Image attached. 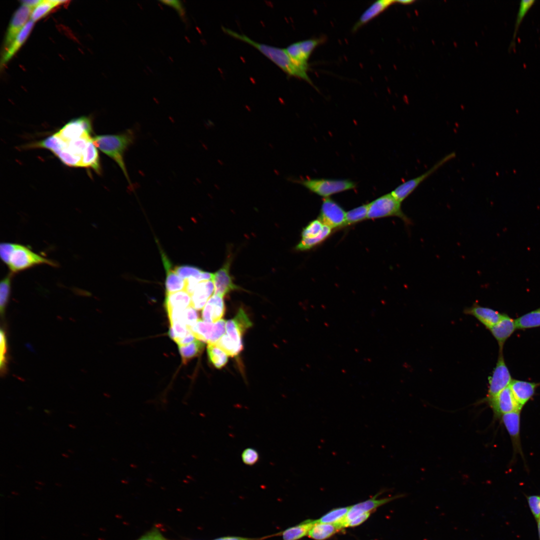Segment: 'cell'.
I'll return each instance as SVG.
<instances>
[{"label": "cell", "instance_id": "cell-11", "mask_svg": "<svg viewBox=\"0 0 540 540\" xmlns=\"http://www.w3.org/2000/svg\"><path fill=\"white\" fill-rule=\"evenodd\" d=\"M226 322L222 319L214 323L200 320L191 331L196 339L208 344H215L226 332Z\"/></svg>", "mask_w": 540, "mask_h": 540}, {"label": "cell", "instance_id": "cell-47", "mask_svg": "<svg viewBox=\"0 0 540 540\" xmlns=\"http://www.w3.org/2000/svg\"><path fill=\"white\" fill-rule=\"evenodd\" d=\"M214 540H253V539L240 537L228 536L216 538Z\"/></svg>", "mask_w": 540, "mask_h": 540}, {"label": "cell", "instance_id": "cell-10", "mask_svg": "<svg viewBox=\"0 0 540 540\" xmlns=\"http://www.w3.org/2000/svg\"><path fill=\"white\" fill-rule=\"evenodd\" d=\"M318 218L332 230L346 226V212L338 204L330 198H324Z\"/></svg>", "mask_w": 540, "mask_h": 540}, {"label": "cell", "instance_id": "cell-37", "mask_svg": "<svg viewBox=\"0 0 540 540\" xmlns=\"http://www.w3.org/2000/svg\"><path fill=\"white\" fill-rule=\"evenodd\" d=\"M535 0H522L520 2L519 7L514 23L512 38L510 44V48L514 44V40L520 24L526 13L535 2Z\"/></svg>", "mask_w": 540, "mask_h": 540}, {"label": "cell", "instance_id": "cell-34", "mask_svg": "<svg viewBox=\"0 0 540 540\" xmlns=\"http://www.w3.org/2000/svg\"><path fill=\"white\" fill-rule=\"evenodd\" d=\"M14 274L8 272L0 282V312L1 316L4 315L10 296L12 278Z\"/></svg>", "mask_w": 540, "mask_h": 540}, {"label": "cell", "instance_id": "cell-12", "mask_svg": "<svg viewBox=\"0 0 540 540\" xmlns=\"http://www.w3.org/2000/svg\"><path fill=\"white\" fill-rule=\"evenodd\" d=\"M380 494V492H378L370 499L350 506L346 516L339 522L341 526L343 528H347L348 523L356 517L366 512H372L378 507L403 496L400 494L376 499L377 496Z\"/></svg>", "mask_w": 540, "mask_h": 540}, {"label": "cell", "instance_id": "cell-24", "mask_svg": "<svg viewBox=\"0 0 540 540\" xmlns=\"http://www.w3.org/2000/svg\"><path fill=\"white\" fill-rule=\"evenodd\" d=\"M34 23L30 20L9 46L5 50L1 60L2 65L6 64L22 46L30 33Z\"/></svg>", "mask_w": 540, "mask_h": 540}, {"label": "cell", "instance_id": "cell-5", "mask_svg": "<svg viewBox=\"0 0 540 540\" xmlns=\"http://www.w3.org/2000/svg\"><path fill=\"white\" fill-rule=\"evenodd\" d=\"M396 216L402 219L406 224L412 220L403 212L401 202L390 194L383 195L368 204V219H376Z\"/></svg>", "mask_w": 540, "mask_h": 540}, {"label": "cell", "instance_id": "cell-16", "mask_svg": "<svg viewBox=\"0 0 540 540\" xmlns=\"http://www.w3.org/2000/svg\"><path fill=\"white\" fill-rule=\"evenodd\" d=\"M464 313L474 317L488 330H490L498 323L504 315V313H500L490 308L480 306L477 303L465 308Z\"/></svg>", "mask_w": 540, "mask_h": 540}, {"label": "cell", "instance_id": "cell-41", "mask_svg": "<svg viewBox=\"0 0 540 540\" xmlns=\"http://www.w3.org/2000/svg\"><path fill=\"white\" fill-rule=\"evenodd\" d=\"M241 458L242 461L245 464L252 466L258 462L260 455L256 449L248 448L244 450Z\"/></svg>", "mask_w": 540, "mask_h": 540}, {"label": "cell", "instance_id": "cell-3", "mask_svg": "<svg viewBox=\"0 0 540 540\" xmlns=\"http://www.w3.org/2000/svg\"><path fill=\"white\" fill-rule=\"evenodd\" d=\"M0 256L9 272L13 274L39 265L53 267L58 265L53 260L35 252L28 246L16 243H1Z\"/></svg>", "mask_w": 540, "mask_h": 540}, {"label": "cell", "instance_id": "cell-40", "mask_svg": "<svg viewBox=\"0 0 540 540\" xmlns=\"http://www.w3.org/2000/svg\"><path fill=\"white\" fill-rule=\"evenodd\" d=\"M0 367L1 373L4 374L6 370L7 358L6 352L8 350L7 340L4 332L1 330L0 332Z\"/></svg>", "mask_w": 540, "mask_h": 540}, {"label": "cell", "instance_id": "cell-1", "mask_svg": "<svg viewBox=\"0 0 540 540\" xmlns=\"http://www.w3.org/2000/svg\"><path fill=\"white\" fill-rule=\"evenodd\" d=\"M33 145L49 150L68 166L92 168L98 174L101 172L99 154L92 134L63 138L54 133Z\"/></svg>", "mask_w": 540, "mask_h": 540}, {"label": "cell", "instance_id": "cell-35", "mask_svg": "<svg viewBox=\"0 0 540 540\" xmlns=\"http://www.w3.org/2000/svg\"><path fill=\"white\" fill-rule=\"evenodd\" d=\"M215 344L232 357L238 356L243 349V345L236 342L226 334Z\"/></svg>", "mask_w": 540, "mask_h": 540}, {"label": "cell", "instance_id": "cell-27", "mask_svg": "<svg viewBox=\"0 0 540 540\" xmlns=\"http://www.w3.org/2000/svg\"><path fill=\"white\" fill-rule=\"evenodd\" d=\"M175 272L182 279L186 280L194 278L200 282L212 280L214 274L204 272L194 266L189 265L178 266L174 268Z\"/></svg>", "mask_w": 540, "mask_h": 540}, {"label": "cell", "instance_id": "cell-31", "mask_svg": "<svg viewBox=\"0 0 540 540\" xmlns=\"http://www.w3.org/2000/svg\"><path fill=\"white\" fill-rule=\"evenodd\" d=\"M515 320L518 329L540 327V308L522 315Z\"/></svg>", "mask_w": 540, "mask_h": 540}, {"label": "cell", "instance_id": "cell-25", "mask_svg": "<svg viewBox=\"0 0 540 540\" xmlns=\"http://www.w3.org/2000/svg\"><path fill=\"white\" fill-rule=\"evenodd\" d=\"M191 306V296L185 290L166 294L164 306L166 312L172 310H184Z\"/></svg>", "mask_w": 540, "mask_h": 540}, {"label": "cell", "instance_id": "cell-6", "mask_svg": "<svg viewBox=\"0 0 540 540\" xmlns=\"http://www.w3.org/2000/svg\"><path fill=\"white\" fill-rule=\"evenodd\" d=\"M298 182L310 191L324 198L346 190L355 188L356 184L349 180L304 178Z\"/></svg>", "mask_w": 540, "mask_h": 540}, {"label": "cell", "instance_id": "cell-38", "mask_svg": "<svg viewBox=\"0 0 540 540\" xmlns=\"http://www.w3.org/2000/svg\"><path fill=\"white\" fill-rule=\"evenodd\" d=\"M350 508V506L334 508L317 520V522L329 524L338 522L346 516Z\"/></svg>", "mask_w": 540, "mask_h": 540}, {"label": "cell", "instance_id": "cell-36", "mask_svg": "<svg viewBox=\"0 0 540 540\" xmlns=\"http://www.w3.org/2000/svg\"><path fill=\"white\" fill-rule=\"evenodd\" d=\"M368 204H362L346 212V226L368 219Z\"/></svg>", "mask_w": 540, "mask_h": 540}, {"label": "cell", "instance_id": "cell-17", "mask_svg": "<svg viewBox=\"0 0 540 540\" xmlns=\"http://www.w3.org/2000/svg\"><path fill=\"white\" fill-rule=\"evenodd\" d=\"M230 260H228L218 271L214 274L212 281L214 286V294L222 297L230 292L240 290L235 284L230 273Z\"/></svg>", "mask_w": 540, "mask_h": 540}, {"label": "cell", "instance_id": "cell-23", "mask_svg": "<svg viewBox=\"0 0 540 540\" xmlns=\"http://www.w3.org/2000/svg\"><path fill=\"white\" fill-rule=\"evenodd\" d=\"M214 292V286L212 280L199 282L191 295V306L196 310L202 308Z\"/></svg>", "mask_w": 540, "mask_h": 540}, {"label": "cell", "instance_id": "cell-33", "mask_svg": "<svg viewBox=\"0 0 540 540\" xmlns=\"http://www.w3.org/2000/svg\"><path fill=\"white\" fill-rule=\"evenodd\" d=\"M207 353L209 360L218 368H222L228 361V354L216 344H208Z\"/></svg>", "mask_w": 540, "mask_h": 540}, {"label": "cell", "instance_id": "cell-18", "mask_svg": "<svg viewBox=\"0 0 540 540\" xmlns=\"http://www.w3.org/2000/svg\"><path fill=\"white\" fill-rule=\"evenodd\" d=\"M520 412L516 410L508 413L500 418L511 438L514 452L519 453L522 456L520 438Z\"/></svg>", "mask_w": 540, "mask_h": 540}, {"label": "cell", "instance_id": "cell-43", "mask_svg": "<svg viewBox=\"0 0 540 540\" xmlns=\"http://www.w3.org/2000/svg\"><path fill=\"white\" fill-rule=\"evenodd\" d=\"M137 540H166L160 530L154 528Z\"/></svg>", "mask_w": 540, "mask_h": 540}, {"label": "cell", "instance_id": "cell-21", "mask_svg": "<svg viewBox=\"0 0 540 540\" xmlns=\"http://www.w3.org/2000/svg\"><path fill=\"white\" fill-rule=\"evenodd\" d=\"M224 312L223 297L214 294L204 307L202 316L204 321L214 323L221 320Z\"/></svg>", "mask_w": 540, "mask_h": 540}, {"label": "cell", "instance_id": "cell-32", "mask_svg": "<svg viewBox=\"0 0 540 540\" xmlns=\"http://www.w3.org/2000/svg\"><path fill=\"white\" fill-rule=\"evenodd\" d=\"M66 2L65 0H42L32 10L30 20L36 22L48 14L55 7Z\"/></svg>", "mask_w": 540, "mask_h": 540}, {"label": "cell", "instance_id": "cell-30", "mask_svg": "<svg viewBox=\"0 0 540 540\" xmlns=\"http://www.w3.org/2000/svg\"><path fill=\"white\" fill-rule=\"evenodd\" d=\"M204 347V342L198 339L188 344L178 346V350L182 362L186 364L192 358L199 356L202 352Z\"/></svg>", "mask_w": 540, "mask_h": 540}, {"label": "cell", "instance_id": "cell-22", "mask_svg": "<svg viewBox=\"0 0 540 540\" xmlns=\"http://www.w3.org/2000/svg\"><path fill=\"white\" fill-rule=\"evenodd\" d=\"M395 2L396 0H378L374 2L360 15L352 26V32H354L358 30Z\"/></svg>", "mask_w": 540, "mask_h": 540}, {"label": "cell", "instance_id": "cell-42", "mask_svg": "<svg viewBox=\"0 0 540 540\" xmlns=\"http://www.w3.org/2000/svg\"><path fill=\"white\" fill-rule=\"evenodd\" d=\"M529 507L535 518H540V496H530L527 497Z\"/></svg>", "mask_w": 540, "mask_h": 540}, {"label": "cell", "instance_id": "cell-13", "mask_svg": "<svg viewBox=\"0 0 540 540\" xmlns=\"http://www.w3.org/2000/svg\"><path fill=\"white\" fill-rule=\"evenodd\" d=\"M324 38H310L292 43L285 49L298 64L308 67V59L314 50L324 41Z\"/></svg>", "mask_w": 540, "mask_h": 540}, {"label": "cell", "instance_id": "cell-29", "mask_svg": "<svg viewBox=\"0 0 540 540\" xmlns=\"http://www.w3.org/2000/svg\"><path fill=\"white\" fill-rule=\"evenodd\" d=\"M316 520H307L294 526L288 528L282 533L284 540H298L308 534Z\"/></svg>", "mask_w": 540, "mask_h": 540}, {"label": "cell", "instance_id": "cell-14", "mask_svg": "<svg viewBox=\"0 0 540 540\" xmlns=\"http://www.w3.org/2000/svg\"><path fill=\"white\" fill-rule=\"evenodd\" d=\"M484 402L492 408L496 418H500L504 414L522 410L515 400L510 386L494 398Z\"/></svg>", "mask_w": 540, "mask_h": 540}, {"label": "cell", "instance_id": "cell-20", "mask_svg": "<svg viewBox=\"0 0 540 540\" xmlns=\"http://www.w3.org/2000/svg\"><path fill=\"white\" fill-rule=\"evenodd\" d=\"M540 384V383L512 379L509 386L520 408L522 409L533 397Z\"/></svg>", "mask_w": 540, "mask_h": 540}, {"label": "cell", "instance_id": "cell-2", "mask_svg": "<svg viewBox=\"0 0 540 540\" xmlns=\"http://www.w3.org/2000/svg\"><path fill=\"white\" fill-rule=\"evenodd\" d=\"M222 28L228 34L256 48L288 76L302 79L314 86L307 73L309 67L300 65L294 61L285 48L256 42L244 34H240L224 26H222Z\"/></svg>", "mask_w": 540, "mask_h": 540}, {"label": "cell", "instance_id": "cell-8", "mask_svg": "<svg viewBox=\"0 0 540 540\" xmlns=\"http://www.w3.org/2000/svg\"><path fill=\"white\" fill-rule=\"evenodd\" d=\"M503 350H499L498 360L492 376L488 378V386L486 396L482 402L491 399L506 388L512 380V376L506 363Z\"/></svg>", "mask_w": 540, "mask_h": 540}, {"label": "cell", "instance_id": "cell-49", "mask_svg": "<svg viewBox=\"0 0 540 540\" xmlns=\"http://www.w3.org/2000/svg\"><path fill=\"white\" fill-rule=\"evenodd\" d=\"M537 521H538V536H539V538H540V518L538 519Z\"/></svg>", "mask_w": 540, "mask_h": 540}, {"label": "cell", "instance_id": "cell-26", "mask_svg": "<svg viewBox=\"0 0 540 540\" xmlns=\"http://www.w3.org/2000/svg\"><path fill=\"white\" fill-rule=\"evenodd\" d=\"M164 266L166 272L165 281L166 294L185 290V280L175 272L170 262L164 263Z\"/></svg>", "mask_w": 540, "mask_h": 540}, {"label": "cell", "instance_id": "cell-7", "mask_svg": "<svg viewBox=\"0 0 540 540\" xmlns=\"http://www.w3.org/2000/svg\"><path fill=\"white\" fill-rule=\"evenodd\" d=\"M332 229L318 218L310 222L302 232V239L296 245V250L312 249L323 242L332 234Z\"/></svg>", "mask_w": 540, "mask_h": 540}, {"label": "cell", "instance_id": "cell-44", "mask_svg": "<svg viewBox=\"0 0 540 540\" xmlns=\"http://www.w3.org/2000/svg\"><path fill=\"white\" fill-rule=\"evenodd\" d=\"M160 2L174 8L181 17H184L185 12L181 2L179 0H163Z\"/></svg>", "mask_w": 540, "mask_h": 540}, {"label": "cell", "instance_id": "cell-9", "mask_svg": "<svg viewBox=\"0 0 540 540\" xmlns=\"http://www.w3.org/2000/svg\"><path fill=\"white\" fill-rule=\"evenodd\" d=\"M456 156L454 152H450L438 160L428 170L420 176L404 182L394 188L390 194L400 202L405 200L427 178L432 174L445 164Z\"/></svg>", "mask_w": 540, "mask_h": 540}, {"label": "cell", "instance_id": "cell-4", "mask_svg": "<svg viewBox=\"0 0 540 540\" xmlns=\"http://www.w3.org/2000/svg\"><path fill=\"white\" fill-rule=\"evenodd\" d=\"M134 140L132 130L116 134L96 135L92 137L96 146L114 160L123 172L130 185H132L124 160V154Z\"/></svg>", "mask_w": 540, "mask_h": 540}, {"label": "cell", "instance_id": "cell-15", "mask_svg": "<svg viewBox=\"0 0 540 540\" xmlns=\"http://www.w3.org/2000/svg\"><path fill=\"white\" fill-rule=\"evenodd\" d=\"M32 10V8L22 4L14 12L6 34L4 41L5 50L30 20Z\"/></svg>", "mask_w": 540, "mask_h": 540}, {"label": "cell", "instance_id": "cell-48", "mask_svg": "<svg viewBox=\"0 0 540 540\" xmlns=\"http://www.w3.org/2000/svg\"><path fill=\"white\" fill-rule=\"evenodd\" d=\"M412 0H396V2L400 3L401 4H410L412 3Z\"/></svg>", "mask_w": 540, "mask_h": 540}, {"label": "cell", "instance_id": "cell-28", "mask_svg": "<svg viewBox=\"0 0 540 540\" xmlns=\"http://www.w3.org/2000/svg\"><path fill=\"white\" fill-rule=\"evenodd\" d=\"M340 530L335 524L319 522L316 520L308 535L315 540H325Z\"/></svg>", "mask_w": 540, "mask_h": 540}, {"label": "cell", "instance_id": "cell-39", "mask_svg": "<svg viewBox=\"0 0 540 540\" xmlns=\"http://www.w3.org/2000/svg\"><path fill=\"white\" fill-rule=\"evenodd\" d=\"M192 331L183 324L176 322L170 324L168 332L169 336L177 344Z\"/></svg>", "mask_w": 540, "mask_h": 540}, {"label": "cell", "instance_id": "cell-45", "mask_svg": "<svg viewBox=\"0 0 540 540\" xmlns=\"http://www.w3.org/2000/svg\"><path fill=\"white\" fill-rule=\"evenodd\" d=\"M370 513L371 512H366L356 517L348 523V527H354L360 524L368 518Z\"/></svg>", "mask_w": 540, "mask_h": 540}, {"label": "cell", "instance_id": "cell-19", "mask_svg": "<svg viewBox=\"0 0 540 540\" xmlns=\"http://www.w3.org/2000/svg\"><path fill=\"white\" fill-rule=\"evenodd\" d=\"M516 329L515 320L504 313L499 322L489 330L498 344L499 350H503L506 342Z\"/></svg>", "mask_w": 540, "mask_h": 540}, {"label": "cell", "instance_id": "cell-46", "mask_svg": "<svg viewBox=\"0 0 540 540\" xmlns=\"http://www.w3.org/2000/svg\"><path fill=\"white\" fill-rule=\"evenodd\" d=\"M42 2V0H22L20 2L22 5L26 6L33 10Z\"/></svg>", "mask_w": 540, "mask_h": 540}]
</instances>
